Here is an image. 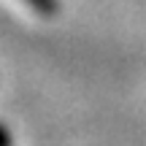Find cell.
Wrapping results in <instances>:
<instances>
[{
	"label": "cell",
	"instance_id": "cell-2",
	"mask_svg": "<svg viewBox=\"0 0 146 146\" xmlns=\"http://www.w3.org/2000/svg\"><path fill=\"white\" fill-rule=\"evenodd\" d=\"M0 146H8V135H5L3 127H0Z\"/></svg>",
	"mask_w": 146,
	"mask_h": 146
},
{
	"label": "cell",
	"instance_id": "cell-1",
	"mask_svg": "<svg viewBox=\"0 0 146 146\" xmlns=\"http://www.w3.org/2000/svg\"><path fill=\"white\" fill-rule=\"evenodd\" d=\"M19 3L35 16H54V8H57L54 0H19Z\"/></svg>",
	"mask_w": 146,
	"mask_h": 146
}]
</instances>
